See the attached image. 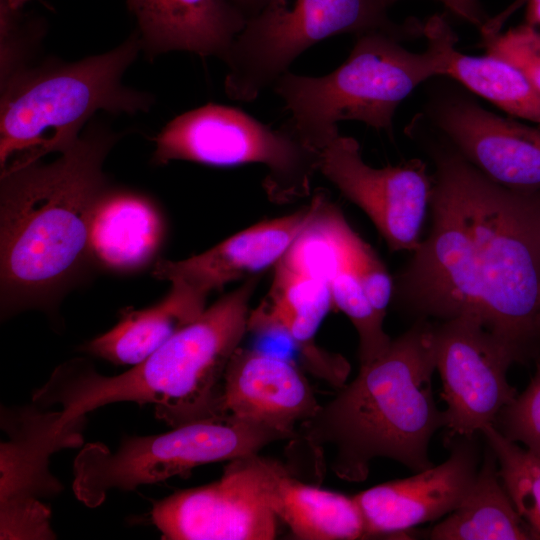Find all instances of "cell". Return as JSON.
<instances>
[{"label":"cell","mask_w":540,"mask_h":540,"mask_svg":"<svg viewBox=\"0 0 540 540\" xmlns=\"http://www.w3.org/2000/svg\"><path fill=\"white\" fill-rule=\"evenodd\" d=\"M434 164L428 236L394 280L414 320H478L515 362L540 349V191L488 178L448 143L407 128Z\"/></svg>","instance_id":"obj_1"},{"label":"cell","mask_w":540,"mask_h":540,"mask_svg":"<svg viewBox=\"0 0 540 540\" xmlns=\"http://www.w3.org/2000/svg\"><path fill=\"white\" fill-rule=\"evenodd\" d=\"M119 137L90 121L54 161L1 171L2 317L50 308L93 264L91 221L111 187L103 165Z\"/></svg>","instance_id":"obj_2"},{"label":"cell","mask_w":540,"mask_h":540,"mask_svg":"<svg viewBox=\"0 0 540 540\" xmlns=\"http://www.w3.org/2000/svg\"><path fill=\"white\" fill-rule=\"evenodd\" d=\"M433 322L416 320L373 362L360 366L349 384L300 424L298 438L317 463L332 450L330 469L338 478L362 482L376 458L392 459L413 472L433 466L429 443L446 425L437 408Z\"/></svg>","instance_id":"obj_3"},{"label":"cell","mask_w":540,"mask_h":540,"mask_svg":"<svg viewBox=\"0 0 540 540\" xmlns=\"http://www.w3.org/2000/svg\"><path fill=\"white\" fill-rule=\"evenodd\" d=\"M249 284L219 298L191 324L131 369L97 373L81 360L64 363L33 394V403L59 404L54 428L80 432L85 415L117 402L150 403L157 418L178 427L225 415L220 410L226 367L248 331Z\"/></svg>","instance_id":"obj_4"},{"label":"cell","mask_w":540,"mask_h":540,"mask_svg":"<svg viewBox=\"0 0 540 540\" xmlns=\"http://www.w3.org/2000/svg\"><path fill=\"white\" fill-rule=\"evenodd\" d=\"M424 36L427 47L417 53L406 49L397 34L369 31L357 36L346 61L327 75L286 71L272 85L289 112L286 125L319 153L340 134V121H360L391 135L400 103L420 84L444 75L457 42L443 15L425 23Z\"/></svg>","instance_id":"obj_5"},{"label":"cell","mask_w":540,"mask_h":540,"mask_svg":"<svg viewBox=\"0 0 540 540\" xmlns=\"http://www.w3.org/2000/svg\"><path fill=\"white\" fill-rule=\"evenodd\" d=\"M140 50L136 31L108 52L74 62L26 65L1 80V171L62 152L100 110L147 112L154 98L122 82Z\"/></svg>","instance_id":"obj_6"},{"label":"cell","mask_w":540,"mask_h":540,"mask_svg":"<svg viewBox=\"0 0 540 540\" xmlns=\"http://www.w3.org/2000/svg\"><path fill=\"white\" fill-rule=\"evenodd\" d=\"M296 437L229 414L187 423L159 435L125 437L116 452L87 443L74 460L73 491L97 507L111 490L130 491L209 463L257 454L265 446Z\"/></svg>","instance_id":"obj_7"},{"label":"cell","mask_w":540,"mask_h":540,"mask_svg":"<svg viewBox=\"0 0 540 540\" xmlns=\"http://www.w3.org/2000/svg\"><path fill=\"white\" fill-rule=\"evenodd\" d=\"M383 0H268L233 41L224 62L226 95L254 101L308 48L328 37L383 30L404 41L424 36L425 23H396Z\"/></svg>","instance_id":"obj_8"},{"label":"cell","mask_w":540,"mask_h":540,"mask_svg":"<svg viewBox=\"0 0 540 540\" xmlns=\"http://www.w3.org/2000/svg\"><path fill=\"white\" fill-rule=\"evenodd\" d=\"M153 162L182 160L216 167L262 164L263 187L275 203L309 195L320 153L286 125L264 124L231 106L208 103L168 122L153 139Z\"/></svg>","instance_id":"obj_9"},{"label":"cell","mask_w":540,"mask_h":540,"mask_svg":"<svg viewBox=\"0 0 540 540\" xmlns=\"http://www.w3.org/2000/svg\"><path fill=\"white\" fill-rule=\"evenodd\" d=\"M435 362L446 403V436L478 434L517 395L507 380L509 351L476 319L433 322Z\"/></svg>","instance_id":"obj_10"},{"label":"cell","mask_w":540,"mask_h":540,"mask_svg":"<svg viewBox=\"0 0 540 540\" xmlns=\"http://www.w3.org/2000/svg\"><path fill=\"white\" fill-rule=\"evenodd\" d=\"M319 172L368 216L390 251L419 246L432 191L424 161L374 168L364 162L357 140L339 134L320 152Z\"/></svg>","instance_id":"obj_11"},{"label":"cell","mask_w":540,"mask_h":540,"mask_svg":"<svg viewBox=\"0 0 540 540\" xmlns=\"http://www.w3.org/2000/svg\"><path fill=\"white\" fill-rule=\"evenodd\" d=\"M420 118L491 180L540 191L539 129L488 111L455 87L435 90Z\"/></svg>","instance_id":"obj_12"},{"label":"cell","mask_w":540,"mask_h":540,"mask_svg":"<svg viewBox=\"0 0 540 540\" xmlns=\"http://www.w3.org/2000/svg\"><path fill=\"white\" fill-rule=\"evenodd\" d=\"M53 411L33 403L1 410L9 436L0 449L1 539H54L50 509L40 499L57 495L62 484L49 472V457L66 448L51 433Z\"/></svg>","instance_id":"obj_13"},{"label":"cell","mask_w":540,"mask_h":540,"mask_svg":"<svg viewBox=\"0 0 540 540\" xmlns=\"http://www.w3.org/2000/svg\"><path fill=\"white\" fill-rule=\"evenodd\" d=\"M151 518L166 540H271L277 517L261 496L244 457L220 479L157 501Z\"/></svg>","instance_id":"obj_14"},{"label":"cell","mask_w":540,"mask_h":540,"mask_svg":"<svg viewBox=\"0 0 540 540\" xmlns=\"http://www.w3.org/2000/svg\"><path fill=\"white\" fill-rule=\"evenodd\" d=\"M479 434L449 440L450 456L439 465L354 495L367 537L406 535L453 512L475 481L481 463Z\"/></svg>","instance_id":"obj_15"},{"label":"cell","mask_w":540,"mask_h":540,"mask_svg":"<svg viewBox=\"0 0 540 540\" xmlns=\"http://www.w3.org/2000/svg\"><path fill=\"white\" fill-rule=\"evenodd\" d=\"M325 197L324 192H318L293 213L254 224L187 259H158L152 275L169 282L183 281L207 297L227 283L254 277L280 262L317 215Z\"/></svg>","instance_id":"obj_16"},{"label":"cell","mask_w":540,"mask_h":540,"mask_svg":"<svg viewBox=\"0 0 540 540\" xmlns=\"http://www.w3.org/2000/svg\"><path fill=\"white\" fill-rule=\"evenodd\" d=\"M314 390L287 359L239 347L223 378L222 414L274 427L298 438L296 424L319 410Z\"/></svg>","instance_id":"obj_17"},{"label":"cell","mask_w":540,"mask_h":540,"mask_svg":"<svg viewBox=\"0 0 540 540\" xmlns=\"http://www.w3.org/2000/svg\"><path fill=\"white\" fill-rule=\"evenodd\" d=\"M332 305L329 282L277 264L268 294L249 314L248 331L285 335L307 370L339 389L347 380L350 364L340 354L320 348L314 340Z\"/></svg>","instance_id":"obj_18"},{"label":"cell","mask_w":540,"mask_h":540,"mask_svg":"<svg viewBox=\"0 0 540 540\" xmlns=\"http://www.w3.org/2000/svg\"><path fill=\"white\" fill-rule=\"evenodd\" d=\"M244 460L267 505L297 539L368 538L354 496L306 484L281 462L258 453Z\"/></svg>","instance_id":"obj_19"},{"label":"cell","mask_w":540,"mask_h":540,"mask_svg":"<svg viewBox=\"0 0 540 540\" xmlns=\"http://www.w3.org/2000/svg\"><path fill=\"white\" fill-rule=\"evenodd\" d=\"M151 58L185 51L224 61L247 19L229 0H127Z\"/></svg>","instance_id":"obj_20"},{"label":"cell","mask_w":540,"mask_h":540,"mask_svg":"<svg viewBox=\"0 0 540 540\" xmlns=\"http://www.w3.org/2000/svg\"><path fill=\"white\" fill-rule=\"evenodd\" d=\"M164 235L163 217L148 197L110 187L97 203L91 221L92 261L115 273L143 270L155 260Z\"/></svg>","instance_id":"obj_21"},{"label":"cell","mask_w":540,"mask_h":540,"mask_svg":"<svg viewBox=\"0 0 540 540\" xmlns=\"http://www.w3.org/2000/svg\"><path fill=\"white\" fill-rule=\"evenodd\" d=\"M155 305L120 312L118 323L80 350L115 365H136L158 350L206 309L207 296L180 280Z\"/></svg>","instance_id":"obj_22"},{"label":"cell","mask_w":540,"mask_h":540,"mask_svg":"<svg viewBox=\"0 0 540 540\" xmlns=\"http://www.w3.org/2000/svg\"><path fill=\"white\" fill-rule=\"evenodd\" d=\"M475 481L461 504L432 527V540H530L538 539L521 518L505 490L498 462L485 443Z\"/></svg>","instance_id":"obj_23"},{"label":"cell","mask_w":540,"mask_h":540,"mask_svg":"<svg viewBox=\"0 0 540 540\" xmlns=\"http://www.w3.org/2000/svg\"><path fill=\"white\" fill-rule=\"evenodd\" d=\"M508 114L540 124V93L513 63L487 53L466 55L452 47L444 75Z\"/></svg>","instance_id":"obj_24"},{"label":"cell","mask_w":540,"mask_h":540,"mask_svg":"<svg viewBox=\"0 0 540 540\" xmlns=\"http://www.w3.org/2000/svg\"><path fill=\"white\" fill-rule=\"evenodd\" d=\"M356 232H347L340 262L330 279L333 305L351 321L359 338L360 366L379 358L390 346L392 339L384 331V319L374 310L358 279L353 254Z\"/></svg>","instance_id":"obj_25"},{"label":"cell","mask_w":540,"mask_h":540,"mask_svg":"<svg viewBox=\"0 0 540 540\" xmlns=\"http://www.w3.org/2000/svg\"><path fill=\"white\" fill-rule=\"evenodd\" d=\"M480 434L493 450L501 482L515 509L540 539V456L506 438L493 425Z\"/></svg>","instance_id":"obj_26"},{"label":"cell","mask_w":540,"mask_h":540,"mask_svg":"<svg viewBox=\"0 0 540 540\" xmlns=\"http://www.w3.org/2000/svg\"><path fill=\"white\" fill-rule=\"evenodd\" d=\"M493 426L540 456V357L529 385L500 411Z\"/></svg>","instance_id":"obj_27"},{"label":"cell","mask_w":540,"mask_h":540,"mask_svg":"<svg viewBox=\"0 0 540 540\" xmlns=\"http://www.w3.org/2000/svg\"><path fill=\"white\" fill-rule=\"evenodd\" d=\"M487 53L517 66L540 93V32L524 23L504 33L484 36Z\"/></svg>","instance_id":"obj_28"},{"label":"cell","mask_w":540,"mask_h":540,"mask_svg":"<svg viewBox=\"0 0 540 540\" xmlns=\"http://www.w3.org/2000/svg\"><path fill=\"white\" fill-rule=\"evenodd\" d=\"M353 254L364 293L377 314L384 319L392 301L394 280L373 248L358 234L354 238Z\"/></svg>","instance_id":"obj_29"},{"label":"cell","mask_w":540,"mask_h":540,"mask_svg":"<svg viewBox=\"0 0 540 540\" xmlns=\"http://www.w3.org/2000/svg\"><path fill=\"white\" fill-rule=\"evenodd\" d=\"M389 7L399 0H383ZM442 3L446 9L457 18L475 26L480 31L485 27L487 18L479 0H435Z\"/></svg>","instance_id":"obj_30"},{"label":"cell","mask_w":540,"mask_h":540,"mask_svg":"<svg viewBox=\"0 0 540 540\" xmlns=\"http://www.w3.org/2000/svg\"><path fill=\"white\" fill-rule=\"evenodd\" d=\"M247 20L254 17L268 0H229Z\"/></svg>","instance_id":"obj_31"},{"label":"cell","mask_w":540,"mask_h":540,"mask_svg":"<svg viewBox=\"0 0 540 540\" xmlns=\"http://www.w3.org/2000/svg\"><path fill=\"white\" fill-rule=\"evenodd\" d=\"M527 2L526 24L540 32V0H525Z\"/></svg>","instance_id":"obj_32"},{"label":"cell","mask_w":540,"mask_h":540,"mask_svg":"<svg viewBox=\"0 0 540 540\" xmlns=\"http://www.w3.org/2000/svg\"><path fill=\"white\" fill-rule=\"evenodd\" d=\"M29 1L31 0H0V6H4L11 11H19Z\"/></svg>","instance_id":"obj_33"}]
</instances>
